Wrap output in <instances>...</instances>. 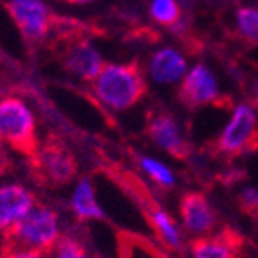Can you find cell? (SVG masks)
<instances>
[{"label": "cell", "mask_w": 258, "mask_h": 258, "mask_svg": "<svg viewBox=\"0 0 258 258\" xmlns=\"http://www.w3.org/2000/svg\"><path fill=\"white\" fill-rule=\"evenodd\" d=\"M99 172L110 182H114L141 210L147 224L163 247L170 251H182V237L177 222L161 206L150 186L145 184V181L138 173L130 172L128 168L121 166L119 163H108V161L99 166Z\"/></svg>", "instance_id": "1"}, {"label": "cell", "mask_w": 258, "mask_h": 258, "mask_svg": "<svg viewBox=\"0 0 258 258\" xmlns=\"http://www.w3.org/2000/svg\"><path fill=\"white\" fill-rule=\"evenodd\" d=\"M91 85L94 94L114 110H128L148 94L145 71L138 60L105 63Z\"/></svg>", "instance_id": "2"}, {"label": "cell", "mask_w": 258, "mask_h": 258, "mask_svg": "<svg viewBox=\"0 0 258 258\" xmlns=\"http://www.w3.org/2000/svg\"><path fill=\"white\" fill-rule=\"evenodd\" d=\"M58 240V213L49 206L36 204L24 219L2 235V254L11 251H36L40 254H47L54 249Z\"/></svg>", "instance_id": "3"}, {"label": "cell", "mask_w": 258, "mask_h": 258, "mask_svg": "<svg viewBox=\"0 0 258 258\" xmlns=\"http://www.w3.org/2000/svg\"><path fill=\"white\" fill-rule=\"evenodd\" d=\"M33 181L42 188H63L78 175V159L61 136L47 132L33 159H29Z\"/></svg>", "instance_id": "4"}, {"label": "cell", "mask_w": 258, "mask_h": 258, "mask_svg": "<svg viewBox=\"0 0 258 258\" xmlns=\"http://www.w3.org/2000/svg\"><path fill=\"white\" fill-rule=\"evenodd\" d=\"M211 157L233 161L258 152V121L253 107L237 105L222 132L206 145Z\"/></svg>", "instance_id": "5"}, {"label": "cell", "mask_w": 258, "mask_h": 258, "mask_svg": "<svg viewBox=\"0 0 258 258\" xmlns=\"http://www.w3.org/2000/svg\"><path fill=\"white\" fill-rule=\"evenodd\" d=\"M0 145H8L27 161L33 159L40 148L35 114L17 96L0 99Z\"/></svg>", "instance_id": "6"}, {"label": "cell", "mask_w": 258, "mask_h": 258, "mask_svg": "<svg viewBox=\"0 0 258 258\" xmlns=\"http://www.w3.org/2000/svg\"><path fill=\"white\" fill-rule=\"evenodd\" d=\"M54 42L60 45L58 58L61 67L82 82H94L99 71L103 69L105 61L89 40V29L85 24L73 20L71 26L54 36Z\"/></svg>", "instance_id": "7"}, {"label": "cell", "mask_w": 258, "mask_h": 258, "mask_svg": "<svg viewBox=\"0 0 258 258\" xmlns=\"http://www.w3.org/2000/svg\"><path fill=\"white\" fill-rule=\"evenodd\" d=\"M6 8L29 45L47 42L71 22V18L58 17L43 0H9Z\"/></svg>", "instance_id": "8"}, {"label": "cell", "mask_w": 258, "mask_h": 258, "mask_svg": "<svg viewBox=\"0 0 258 258\" xmlns=\"http://www.w3.org/2000/svg\"><path fill=\"white\" fill-rule=\"evenodd\" d=\"M145 136L177 161H188L194 155L191 143L186 138L179 119L164 108H150L147 112Z\"/></svg>", "instance_id": "9"}, {"label": "cell", "mask_w": 258, "mask_h": 258, "mask_svg": "<svg viewBox=\"0 0 258 258\" xmlns=\"http://www.w3.org/2000/svg\"><path fill=\"white\" fill-rule=\"evenodd\" d=\"M175 96L177 101L188 110H199L204 107L226 108L231 105L228 96L220 94L215 76L204 63H197L188 74H184Z\"/></svg>", "instance_id": "10"}, {"label": "cell", "mask_w": 258, "mask_h": 258, "mask_svg": "<svg viewBox=\"0 0 258 258\" xmlns=\"http://www.w3.org/2000/svg\"><path fill=\"white\" fill-rule=\"evenodd\" d=\"M179 213L184 229L191 235H210L217 226V213L203 191H186L179 201Z\"/></svg>", "instance_id": "11"}, {"label": "cell", "mask_w": 258, "mask_h": 258, "mask_svg": "<svg viewBox=\"0 0 258 258\" xmlns=\"http://www.w3.org/2000/svg\"><path fill=\"white\" fill-rule=\"evenodd\" d=\"M36 204V195L26 186L18 182L0 186V237L24 219Z\"/></svg>", "instance_id": "12"}, {"label": "cell", "mask_w": 258, "mask_h": 258, "mask_svg": "<svg viewBox=\"0 0 258 258\" xmlns=\"http://www.w3.org/2000/svg\"><path fill=\"white\" fill-rule=\"evenodd\" d=\"M245 240L237 229L224 228L217 235L194 238L189 244L194 258H240Z\"/></svg>", "instance_id": "13"}, {"label": "cell", "mask_w": 258, "mask_h": 258, "mask_svg": "<svg viewBox=\"0 0 258 258\" xmlns=\"http://www.w3.org/2000/svg\"><path fill=\"white\" fill-rule=\"evenodd\" d=\"M150 74L159 83H175L186 74V60L179 51L163 47L150 58Z\"/></svg>", "instance_id": "14"}, {"label": "cell", "mask_w": 258, "mask_h": 258, "mask_svg": "<svg viewBox=\"0 0 258 258\" xmlns=\"http://www.w3.org/2000/svg\"><path fill=\"white\" fill-rule=\"evenodd\" d=\"M73 211L80 220H101L105 219V211L99 208L96 201L94 184L91 179H82L78 182L73 195Z\"/></svg>", "instance_id": "15"}, {"label": "cell", "mask_w": 258, "mask_h": 258, "mask_svg": "<svg viewBox=\"0 0 258 258\" xmlns=\"http://www.w3.org/2000/svg\"><path fill=\"white\" fill-rule=\"evenodd\" d=\"M132 154H134L136 163H138V166L147 173V177L157 186V188L172 189L173 186H175V179H173L172 172H170L163 163H159V161H155V159H150V157L138 154V152H132Z\"/></svg>", "instance_id": "16"}, {"label": "cell", "mask_w": 258, "mask_h": 258, "mask_svg": "<svg viewBox=\"0 0 258 258\" xmlns=\"http://www.w3.org/2000/svg\"><path fill=\"white\" fill-rule=\"evenodd\" d=\"M237 36L249 47L258 45V9H237Z\"/></svg>", "instance_id": "17"}, {"label": "cell", "mask_w": 258, "mask_h": 258, "mask_svg": "<svg viewBox=\"0 0 258 258\" xmlns=\"http://www.w3.org/2000/svg\"><path fill=\"white\" fill-rule=\"evenodd\" d=\"M150 17L154 18L155 24L173 29L184 15L177 0H152Z\"/></svg>", "instance_id": "18"}, {"label": "cell", "mask_w": 258, "mask_h": 258, "mask_svg": "<svg viewBox=\"0 0 258 258\" xmlns=\"http://www.w3.org/2000/svg\"><path fill=\"white\" fill-rule=\"evenodd\" d=\"M237 204L240 208V211L245 217H249L251 220L258 224V189L256 188H244L238 194L237 197Z\"/></svg>", "instance_id": "19"}, {"label": "cell", "mask_w": 258, "mask_h": 258, "mask_svg": "<svg viewBox=\"0 0 258 258\" xmlns=\"http://www.w3.org/2000/svg\"><path fill=\"white\" fill-rule=\"evenodd\" d=\"M13 170V161L9 157V154L6 152V148L0 145V177L8 175Z\"/></svg>", "instance_id": "20"}, {"label": "cell", "mask_w": 258, "mask_h": 258, "mask_svg": "<svg viewBox=\"0 0 258 258\" xmlns=\"http://www.w3.org/2000/svg\"><path fill=\"white\" fill-rule=\"evenodd\" d=\"M0 258H42V254L36 251H11V253L2 254Z\"/></svg>", "instance_id": "21"}, {"label": "cell", "mask_w": 258, "mask_h": 258, "mask_svg": "<svg viewBox=\"0 0 258 258\" xmlns=\"http://www.w3.org/2000/svg\"><path fill=\"white\" fill-rule=\"evenodd\" d=\"M249 103L251 107L258 108V78H254L249 85Z\"/></svg>", "instance_id": "22"}, {"label": "cell", "mask_w": 258, "mask_h": 258, "mask_svg": "<svg viewBox=\"0 0 258 258\" xmlns=\"http://www.w3.org/2000/svg\"><path fill=\"white\" fill-rule=\"evenodd\" d=\"M67 2L76 4V6H83V4H91V2H94V0H67Z\"/></svg>", "instance_id": "23"}, {"label": "cell", "mask_w": 258, "mask_h": 258, "mask_svg": "<svg viewBox=\"0 0 258 258\" xmlns=\"http://www.w3.org/2000/svg\"><path fill=\"white\" fill-rule=\"evenodd\" d=\"M164 258H172V256H170V254H166V256H164Z\"/></svg>", "instance_id": "24"}]
</instances>
